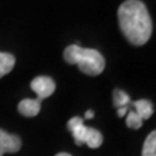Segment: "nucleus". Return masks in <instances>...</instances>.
Listing matches in <instances>:
<instances>
[{
    "instance_id": "1a4fd4ad",
    "label": "nucleus",
    "mask_w": 156,
    "mask_h": 156,
    "mask_svg": "<svg viewBox=\"0 0 156 156\" xmlns=\"http://www.w3.org/2000/svg\"><path fill=\"white\" fill-rule=\"evenodd\" d=\"M142 156H156V133L152 131L144 140Z\"/></svg>"
},
{
    "instance_id": "9d476101",
    "label": "nucleus",
    "mask_w": 156,
    "mask_h": 156,
    "mask_svg": "<svg viewBox=\"0 0 156 156\" xmlns=\"http://www.w3.org/2000/svg\"><path fill=\"white\" fill-rule=\"evenodd\" d=\"M130 96L126 94L125 91L116 89L113 91V104L117 109L121 108V107H129L130 105Z\"/></svg>"
},
{
    "instance_id": "f8f14e48",
    "label": "nucleus",
    "mask_w": 156,
    "mask_h": 156,
    "mask_svg": "<svg viewBox=\"0 0 156 156\" xmlns=\"http://www.w3.org/2000/svg\"><path fill=\"white\" fill-rule=\"evenodd\" d=\"M128 109H129V107H121V108L117 109V116H119V117L126 116V113H128Z\"/></svg>"
},
{
    "instance_id": "7ed1b4c3",
    "label": "nucleus",
    "mask_w": 156,
    "mask_h": 156,
    "mask_svg": "<svg viewBox=\"0 0 156 156\" xmlns=\"http://www.w3.org/2000/svg\"><path fill=\"white\" fill-rule=\"evenodd\" d=\"M68 129L77 146L87 144L90 148H98L103 143V135L100 131L94 128H87L81 117H72L68 121Z\"/></svg>"
},
{
    "instance_id": "ddd939ff",
    "label": "nucleus",
    "mask_w": 156,
    "mask_h": 156,
    "mask_svg": "<svg viewBox=\"0 0 156 156\" xmlns=\"http://www.w3.org/2000/svg\"><path fill=\"white\" fill-rule=\"evenodd\" d=\"M92 117H94V112H92V111H87L86 113H85V119H86V120L92 119Z\"/></svg>"
},
{
    "instance_id": "0eeeda50",
    "label": "nucleus",
    "mask_w": 156,
    "mask_h": 156,
    "mask_svg": "<svg viewBox=\"0 0 156 156\" xmlns=\"http://www.w3.org/2000/svg\"><path fill=\"white\" fill-rule=\"evenodd\" d=\"M130 105H133L135 113L138 115L142 120L150 119L154 113V105L150 100L140 99V100H136V101H130Z\"/></svg>"
},
{
    "instance_id": "423d86ee",
    "label": "nucleus",
    "mask_w": 156,
    "mask_h": 156,
    "mask_svg": "<svg viewBox=\"0 0 156 156\" xmlns=\"http://www.w3.org/2000/svg\"><path fill=\"white\" fill-rule=\"evenodd\" d=\"M41 111V100L23 99L18 103V112L25 117H34Z\"/></svg>"
},
{
    "instance_id": "39448f33",
    "label": "nucleus",
    "mask_w": 156,
    "mask_h": 156,
    "mask_svg": "<svg viewBox=\"0 0 156 156\" xmlns=\"http://www.w3.org/2000/svg\"><path fill=\"white\" fill-rule=\"evenodd\" d=\"M22 146L21 138L18 135L9 134L3 129H0V156L4 154H14L20 151Z\"/></svg>"
},
{
    "instance_id": "f03ea898",
    "label": "nucleus",
    "mask_w": 156,
    "mask_h": 156,
    "mask_svg": "<svg viewBox=\"0 0 156 156\" xmlns=\"http://www.w3.org/2000/svg\"><path fill=\"white\" fill-rule=\"evenodd\" d=\"M64 60L68 64L78 65L87 76H99L105 68L103 55L94 48H82L80 44H70L64 51Z\"/></svg>"
},
{
    "instance_id": "20e7f679",
    "label": "nucleus",
    "mask_w": 156,
    "mask_h": 156,
    "mask_svg": "<svg viewBox=\"0 0 156 156\" xmlns=\"http://www.w3.org/2000/svg\"><path fill=\"white\" fill-rule=\"evenodd\" d=\"M31 90L37 94V99L38 100H43L47 99L48 96H51L56 89V83L51 77H46V76H41V77H35L30 83Z\"/></svg>"
},
{
    "instance_id": "6e6552de",
    "label": "nucleus",
    "mask_w": 156,
    "mask_h": 156,
    "mask_svg": "<svg viewBox=\"0 0 156 156\" xmlns=\"http://www.w3.org/2000/svg\"><path fill=\"white\" fill-rule=\"evenodd\" d=\"M14 64H16V58L12 53L0 52V78L12 72Z\"/></svg>"
},
{
    "instance_id": "4468645a",
    "label": "nucleus",
    "mask_w": 156,
    "mask_h": 156,
    "mask_svg": "<svg viewBox=\"0 0 156 156\" xmlns=\"http://www.w3.org/2000/svg\"><path fill=\"white\" fill-rule=\"evenodd\" d=\"M56 156H72V155H69V154H66V152H60V154H57Z\"/></svg>"
},
{
    "instance_id": "9b49d317",
    "label": "nucleus",
    "mask_w": 156,
    "mask_h": 156,
    "mask_svg": "<svg viewBox=\"0 0 156 156\" xmlns=\"http://www.w3.org/2000/svg\"><path fill=\"white\" fill-rule=\"evenodd\" d=\"M143 125V120L135 113L134 109H128L126 113V126L130 129H139Z\"/></svg>"
},
{
    "instance_id": "f257e3e1",
    "label": "nucleus",
    "mask_w": 156,
    "mask_h": 156,
    "mask_svg": "<svg viewBox=\"0 0 156 156\" xmlns=\"http://www.w3.org/2000/svg\"><path fill=\"white\" fill-rule=\"evenodd\" d=\"M124 37L133 46H143L152 34V20L140 0H126L117 11Z\"/></svg>"
}]
</instances>
